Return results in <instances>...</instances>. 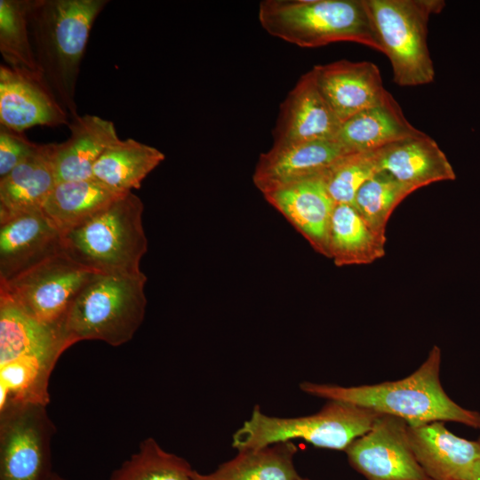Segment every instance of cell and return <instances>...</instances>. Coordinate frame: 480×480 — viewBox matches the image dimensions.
<instances>
[{
  "label": "cell",
  "mask_w": 480,
  "mask_h": 480,
  "mask_svg": "<svg viewBox=\"0 0 480 480\" xmlns=\"http://www.w3.org/2000/svg\"><path fill=\"white\" fill-rule=\"evenodd\" d=\"M440 366L441 349L435 345L423 364L402 380L354 387L304 381L300 388L316 397L400 418L409 426L452 421L480 429V413L461 407L445 393Z\"/></svg>",
  "instance_id": "obj_1"
},
{
  "label": "cell",
  "mask_w": 480,
  "mask_h": 480,
  "mask_svg": "<svg viewBox=\"0 0 480 480\" xmlns=\"http://www.w3.org/2000/svg\"><path fill=\"white\" fill-rule=\"evenodd\" d=\"M108 0H32L28 21L40 72L63 108L77 116L76 88L92 24Z\"/></svg>",
  "instance_id": "obj_2"
},
{
  "label": "cell",
  "mask_w": 480,
  "mask_h": 480,
  "mask_svg": "<svg viewBox=\"0 0 480 480\" xmlns=\"http://www.w3.org/2000/svg\"><path fill=\"white\" fill-rule=\"evenodd\" d=\"M146 282L144 273H96L76 295L58 328L66 348L86 340L113 347L131 340L144 320Z\"/></svg>",
  "instance_id": "obj_3"
},
{
  "label": "cell",
  "mask_w": 480,
  "mask_h": 480,
  "mask_svg": "<svg viewBox=\"0 0 480 480\" xmlns=\"http://www.w3.org/2000/svg\"><path fill=\"white\" fill-rule=\"evenodd\" d=\"M143 203L132 191L61 233V249L80 265L102 274L137 276L148 251Z\"/></svg>",
  "instance_id": "obj_4"
},
{
  "label": "cell",
  "mask_w": 480,
  "mask_h": 480,
  "mask_svg": "<svg viewBox=\"0 0 480 480\" xmlns=\"http://www.w3.org/2000/svg\"><path fill=\"white\" fill-rule=\"evenodd\" d=\"M259 20L271 36L300 47L353 42L382 52L367 0H265Z\"/></svg>",
  "instance_id": "obj_5"
},
{
  "label": "cell",
  "mask_w": 480,
  "mask_h": 480,
  "mask_svg": "<svg viewBox=\"0 0 480 480\" xmlns=\"http://www.w3.org/2000/svg\"><path fill=\"white\" fill-rule=\"evenodd\" d=\"M380 415L337 400H328L314 414L294 418L268 416L257 405L233 435L232 446L240 452L302 439L316 447L346 451L372 428Z\"/></svg>",
  "instance_id": "obj_6"
},
{
  "label": "cell",
  "mask_w": 480,
  "mask_h": 480,
  "mask_svg": "<svg viewBox=\"0 0 480 480\" xmlns=\"http://www.w3.org/2000/svg\"><path fill=\"white\" fill-rule=\"evenodd\" d=\"M369 12L388 58L394 82L418 86L434 81L435 68L428 47V22L445 5L440 0H367Z\"/></svg>",
  "instance_id": "obj_7"
},
{
  "label": "cell",
  "mask_w": 480,
  "mask_h": 480,
  "mask_svg": "<svg viewBox=\"0 0 480 480\" xmlns=\"http://www.w3.org/2000/svg\"><path fill=\"white\" fill-rule=\"evenodd\" d=\"M96 273L61 251L0 284V294L58 332L75 298Z\"/></svg>",
  "instance_id": "obj_8"
},
{
  "label": "cell",
  "mask_w": 480,
  "mask_h": 480,
  "mask_svg": "<svg viewBox=\"0 0 480 480\" xmlns=\"http://www.w3.org/2000/svg\"><path fill=\"white\" fill-rule=\"evenodd\" d=\"M55 426L46 405L8 403L0 407V480H47Z\"/></svg>",
  "instance_id": "obj_9"
},
{
  "label": "cell",
  "mask_w": 480,
  "mask_h": 480,
  "mask_svg": "<svg viewBox=\"0 0 480 480\" xmlns=\"http://www.w3.org/2000/svg\"><path fill=\"white\" fill-rule=\"evenodd\" d=\"M345 452L368 480H430L411 448L408 424L400 418L380 415Z\"/></svg>",
  "instance_id": "obj_10"
},
{
  "label": "cell",
  "mask_w": 480,
  "mask_h": 480,
  "mask_svg": "<svg viewBox=\"0 0 480 480\" xmlns=\"http://www.w3.org/2000/svg\"><path fill=\"white\" fill-rule=\"evenodd\" d=\"M312 70L320 92L341 123L392 97L371 61L341 60L316 65Z\"/></svg>",
  "instance_id": "obj_11"
},
{
  "label": "cell",
  "mask_w": 480,
  "mask_h": 480,
  "mask_svg": "<svg viewBox=\"0 0 480 480\" xmlns=\"http://www.w3.org/2000/svg\"><path fill=\"white\" fill-rule=\"evenodd\" d=\"M340 125L311 69L300 76L281 105L273 146L336 140Z\"/></svg>",
  "instance_id": "obj_12"
},
{
  "label": "cell",
  "mask_w": 480,
  "mask_h": 480,
  "mask_svg": "<svg viewBox=\"0 0 480 480\" xmlns=\"http://www.w3.org/2000/svg\"><path fill=\"white\" fill-rule=\"evenodd\" d=\"M68 112L42 76L0 68V124L20 132L36 126L68 124Z\"/></svg>",
  "instance_id": "obj_13"
},
{
  "label": "cell",
  "mask_w": 480,
  "mask_h": 480,
  "mask_svg": "<svg viewBox=\"0 0 480 480\" xmlns=\"http://www.w3.org/2000/svg\"><path fill=\"white\" fill-rule=\"evenodd\" d=\"M351 154L337 140L272 146L260 156L252 180L263 194L291 183L321 175Z\"/></svg>",
  "instance_id": "obj_14"
},
{
  "label": "cell",
  "mask_w": 480,
  "mask_h": 480,
  "mask_svg": "<svg viewBox=\"0 0 480 480\" xmlns=\"http://www.w3.org/2000/svg\"><path fill=\"white\" fill-rule=\"evenodd\" d=\"M325 173L291 183L263 196L316 252L329 258L330 224L336 204L328 192Z\"/></svg>",
  "instance_id": "obj_15"
},
{
  "label": "cell",
  "mask_w": 480,
  "mask_h": 480,
  "mask_svg": "<svg viewBox=\"0 0 480 480\" xmlns=\"http://www.w3.org/2000/svg\"><path fill=\"white\" fill-rule=\"evenodd\" d=\"M61 251V234L42 209L0 223V284Z\"/></svg>",
  "instance_id": "obj_16"
},
{
  "label": "cell",
  "mask_w": 480,
  "mask_h": 480,
  "mask_svg": "<svg viewBox=\"0 0 480 480\" xmlns=\"http://www.w3.org/2000/svg\"><path fill=\"white\" fill-rule=\"evenodd\" d=\"M408 437L415 459L430 480H471L480 458V438L460 437L444 421L408 425Z\"/></svg>",
  "instance_id": "obj_17"
},
{
  "label": "cell",
  "mask_w": 480,
  "mask_h": 480,
  "mask_svg": "<svg viewBox=\"0 0 480 480\" xmlns=\"http://www.w3.org/2000/svg\"><path fill=\"white\" fill-rule=\"evenodd\" d=\"M66 349L55 330L0 294V364L30 358L54 368Z\"/></svg>",
  "instance_id": "obj_18"
},
{
  "label": "cell",
  "mask_w": 480,
  "mask_h": 480,
  "mask_svg": "<svg viewBox=\"0 0 480 480\" xmlns=\"http://www.w3.org/2000/svg\"><path fill=\"white\" fill-rule=\"evenodd\" d=\"M68 126V139L53 143L56 183L93 178V166L98 158L119 140L113 122L98 116L77 115Z\"/></svg>",
  "instance_id": "obj_19"
},
{
  "label": "cell",
  "mask_w": 480,
  "mask_h": 480,
  "mask_svg": "<svg viewBox=\"0 0 480 480\" xmlns=\"http://www.w3.org/2000/svg\"><path fill=\"white\" fill-rule=\"evenodd\" d=\"M56 184L53 143L37 150L0 180V223L41 210Z\"/></svg>",
  "instance_id": "obj_20"
},
{
  "label": "cell",
  "mask_w": 480,
  "mask_h": 480,
  "mask_svg": "<svg viewBox=\"0 0 480 480\" xmlns=\"http://www.w3.org/2000/svg\"><path fill=\"white\" fill-rule=\"evenodd\" d=\"M380 166L416 190L431 183L453 180L455 172L438 144L426 133L380 148Z\"/></svg>",
  "instance_id": "obj_21"
},
{
  "label": "cell",
  "mask_w": 480,
  "mask_h": 480,
  "mask_svg": "<svg viewBox=\"0 0 480 480\" xmlns=\"http://www.w3.org/2000/svg\"><path fill=\"white\" fill-rule=\"evenodd\" d=\"M423 132L404 116L393 96L341 123L336 140L351 153L367 152Z\"/></svg>",
  "instance_id": "obj_22"
},
{
  "label": "cell",
  "mask_w": 480,
  "mask_h": 480,
  "mask_svg": "<svg viewBox=\"0 0 480 480\" xmlns=\"http://www.w3.org/2000/svg\"><path fill=\"white\" fill-rule=\"evenodd\" d=\"M157 148L133 139L109 145L93 166V178L110 188L126 193L140 188L142 180L164 160Z\"/></svg>",
  "instance_id": "obj_23"
},
{
  "label": "cell",
  "mask_w": 480,
  "mask_h": 480,
  "mask_svg": "<svg viewBox=\"0 0 480 480\" xmlns=\"http://www.w3.org/2000/svg\"><path fill=\"white\" fill-rule=\"evenodd\" d=\"M385 244L353 204L335 205L329 231V258L336 266L371 264L385 255Z\"/></svg>",
  "instance_id": "obj_24"
},
{
  "label": "cell",
  "mask_w": 480,
  "mask_h": 480,
  "mask_svg": "<svg viewBox=\"0 0 480 480\" xmlns=\"http://www.w3.org/2000/svg\"><path fill=\"white\" fill-rule=\"evenodd\" d=\"M124 194L94 178L59 182L49 194L42 211L61 234Z\"/></svg>",
  "instance_id": "obj_25"
},
{
  "label": "cell",
  "mask_w": 480,
  "mask_h": 480,
  "mask_svg": "<svg viewBox=\"0 0 480 480\" xmlns=\"http://www.w3.org/2000/svg\"><path fill=\"white\" fill-rule=\"evenodd\" d=\"M297 449L292 442L238 452L210 474L191 472L192 480H298L293 465Z\"/></svg>",
  "instance_id": "obj_26"
},
{
  "label": "cell",
  "mask_w": 480,
  "mask_h": 480,
  "mask_svg": "<svg viewBox=\"0 0 480 480\" xmlns=\"http://www.w3.org/2000/svg\"><path fill=\"white\" fill-rule=\"evenodd\" d=\"M32 0H0V52L7 66L42 76L29 31Z\"/></svg>",
  "instance_id": "obj_27"
},
{
  "label": "cell",
  "mask_w": 480,
  "mask_h": 480,
  "mask_svg": "<svg viewBox=\"0 0 480 480\" xmlns=\"http://www.w3.org/2000/svg\"><path fill=\"white\" fill-rule=\"evenodd\" d=\"M192 470L185 459L164 451L153 437H148L108 480H192Z\"/></svg>",
  "instance_id": "obj_28"
},
{
  "label": "cell",
  "mask_w": 480,
  "mask_h": 480,
  "mask_svg": "<svg viewBox=\"0 0 480 480\" xmlns=\"http://www.w3.org/2000/svg\"><path fill=\"white\" fill-rule=\"evenodd\" d=\"M415 190L382 171L360 188L353 205L374 234L386 241V228L390 215Z\"/></svg>",
  "instance_id": "obj_29"
},
{
  "label": "cell",
  "mask_w": 480,
  "mask_h": 480,
  "mask_svg": "<svg viewBox=\"0 0 480 480\" xmlns=\"http://www.w3.org/2000/svg\"><path fill=\"white\" fill-rule=\"evenodd\" d=\"M54 368L30 358L0 364V407L8 403L46 405L49 379Z\"/></svg>",
  "instance_id": "obj_30"
},
{
  "label": "cell",
  "mask_w": 480,
  "mask_h": 480,
  "mask_svg": "<svg viewBox=\"0 0 480 480\" xmlns=\"http://www.w3.org/2000/svg\"><path fill=\"white\" fill-rule=\"evenodd\" d=\"M380 172V148L348 154L325 173L328 192L336 204H354L360 188Z\"/></svg>",
  "instance_id": "obj_31"
},
{
  "label": "cell",
  "mask_w": 480,
  "mask_h": 480,
  "mask_svg": "<svg viewBox=\"0 0 480 480\" xmlns=\"http://www.w3.org/2000/svg\"><path fill=\"white\" fill-rule=\"evenodd\" d=\"M39 145L28 140L23 132L0 124V177L8 174L33 155Z\"/></svg>",
  "instance_id": "obj_32"
},
{
  "label": "cell",
  "mask_w": 480,
  "mask_h": 480,
  "mask_svg": "<svg viewBox=\"0 0 480 480\" xmlns=\"http://www.w3.org/2000/svg\"><path fill=\"white\" fill-rule=\"evenodd\" d=\"M471 480H480V458L475 465Z\"/></svg>",
  "instance_id": "obj_33"
},
{
  "label": "cell",
  "mask_w": 480,
  "mask_h": 480,
  "mask_svg": "<svg viewBox=\"0 0 480 480\" xmlns=\"http://www.w3.org/2000/svg\"><path fill=\"white\" fill-rule=\"evenodd\" d=\"M47 480H68L55 472H52Z\"/></svg>",
  "instance_id": "obj_34"
},
{
  "label": "cell",
  "mask_w": 480,
  "mask_h": 480,
  "mask_svg": "<svg viewBox=\"0 0 480 480\" xmlns=\"http://www.w3.org/2000/svg\"><path fill=\"white\" fill-rule=\"evenodd\" d=\"M298 480H308V479L302 478V477L300 476Z\"/></svg>",
  "instance_id": "obj_35"
}]
</instances>
